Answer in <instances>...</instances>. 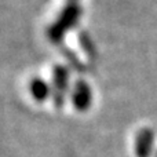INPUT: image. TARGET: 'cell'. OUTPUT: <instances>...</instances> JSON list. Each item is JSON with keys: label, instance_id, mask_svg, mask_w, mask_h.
I'll return each mask as SVG.
<instances>
[{"label": "cell", "instance_id": "obj_1", "mask_svg": "<svg viewBox=\"0 0 157 157\" xmlns=\"http://www.w3.org/2000/svg\"><path fill=\"white\" fill-rule=\"evenodd\" d=\"M81 17V7L77 2H69L61 10L55 21L47 29V37L51 43H61L65 35L77 25Z\"/></svg>", "mask_w": 157, "mask_h": 157}, {"label": "cell", "instance_id": "obj_2", "mask_svg": "<svg viewBox=\"0 0 157 157\" xmlns=\"http://www.w3.org/2000/svg\"><path fill=\"white\" fill-rule=\"evenodd\" d=\"M69 84V71L62 65H58L52 71V97L54 102L58 106L63 102L66 94V88Z\"/></svg>", "mask_w": 157, "mask_h": 157}, {"label": "cell", "instance_id": "obj_3", "mask_svg": "<svg viewBox=\"0 0 157 157\" xmlns=\"http://www.w3.org/2000/svg\"><path fill=\"white\" fill-rule=\"evenodd\" d=\"M72 102H73L75 108L80 112L87 110V109L91 106L92 91H91V87H90L84 80H77L76 84L73 86V91H72Z\"/></svg>", "mask_w": 157, "mask_h": 157}, {"label": "cell", "instance_id": "obj_4", "mask_svg": "<svg viewBox=\"0 0 157 157\" xmlns=\"http://www.w3.org/2000/svg\"><path fill=\"white\" fill-rule=\"evenodd\" d=\"M29 91L33 99H36L37 102H43L50 95H52V87L43 78L33 77L29 83Z\"/></svg>", "mask_w": 157, "mask_h": 157}, {"label": "cell", "instance_id": "obj_5", "mask_svg": "<svg viewBox=\"0 0 157 157\" xmlns=\"http://www.w3.org/2000/svg\"><path fill=\"white\" fill-rule=\"evenodd\" d=\"M153 132L147 128L142 130L141 132L136 136V142H135V150L138 157H147L152 153V147H153Z\"/></svg>", "mask_w": 157, "mask_h": 157}, {"label": "cell", "instance_id": "obj_6", "mask_svg": "<svg viewBox=\"0 0 157 157\" xmlns=\"http://www.w3.org/2000/svg\"><path fill=\"white\" fill-rule=\"evenodd\" d=\"M69 2H77V0H69Z\"/></svg>", "mask_w": 157, "mask_h": 157}]
</instances>
